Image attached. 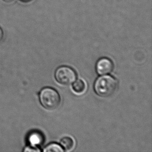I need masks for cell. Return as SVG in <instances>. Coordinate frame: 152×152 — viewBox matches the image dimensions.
<instances>
[{"label": "cell", "instance_id": "cell-5", "mask_svg": "<svg viewBox=\"0 0 152 152\" xmlns=\"http://www.w3.org/2000/svg\"><path fill=\"white\" fill-rule=\"evenodd\" d=\"M43 139V136L39 132H32L28 137V142L30 144V146L35 148L42 144Z\"/></svg>", "mask_w": 152, "mask_h": 152}, {"label": "cell", "instance_id": "cell-12", "mask_svg": "<svg viewBox=\"0 0 152 152\" xmlns=\"http://www.w3.org/2000/svg\"><path fill=\"white\" fill-rule=\"evenodd\" d=\"M20 1L24 3H28V2H30L32 0H20Z\"/></svg>", "mask_w": 152, "mask_h": 152}, {"label": "cell", "instance_id": "cell-2", "mask_svg": "<svg viewBox=\"0 0 152 152\" xmlns=\"http://www.w3.org/2000/svg\"><path fill=\"white\" fill-rule=\"evenodd\" d=\"M39 98L42 105L48 110H55L60 104L61 99L59 94L51 88L43 89L39 93Z\"/></svg>", "mask_w": 152, "mask_h": 152}, {"label": "cell", "instance_id": "cell-3", "mask_svg": "<svg viewBox=\"0 0 152 152\" xmlns=\"http://www.w3.org/2000/svg\"><path fill=\"white\" fill-rule=\"evenodd\" d=\"M56 80L60 84L69 85L76 80V74L72 68L63 66L58 68L55 74Z\"/></svg>", "mask_w": 152, "mask_h": 152}, {"label": "cell", "instance_id": "cell-10", "mask_svg": "<svg viewBox=\"0 0 152 152\" xmlns=\"http://www.w3.org/2000/svg\"><path fill=\"white\" fill-rule=\"evenodd\" d=\"M3 37H4L3 31L2 28L0 27V42L2 41V39H3Z\"/></svg>", "mask_w": 152, "mask_h": 152}, {"label": "cell", "instance_id": "cell-7", "mask_svg": "<svg viewBox=\"0 0 152 152\" xmlns=\"http://www.w3.org/2000/svg\"><path fill=\"white\" fill-rule=\"evenodd\" d=\"M73 91L77 94L83 93L86 89V85L85 83L81 80H78L74 82L72 86Z\"/></svg>", "mask_w": 152, "mask_h": 152}, {"label": "cell", "instance_id": "cell-1", "mask_svg": "<svg viewBox=\"0 0 152 152\" xmlns=\"http://www.w3.org/2000/svg\"><path fill=\"white\" fill-rule=\"evenodd\" d=\"M118 87L116 79L110 75H102L97 78L94 84L95 93L103 98L111 97L115 93Z\"/></svg>", "mask_w": 152, "mask_h": 152}, {"label": "cell", "instance_id": "cell-9", "mask_svg": "<svg viewBox=\"0 0 152 152\" xmlns=\"http://www.w3.org/2000/svg\"><path fill=\"white\" fill-rule=\"evenodd\" d=\"M40 151L41 150L37 148L31 146H27L26 148H25L23 150V152H40Z\"/></svg>", "mask_w": 152, "mask_h": 152}, {"label": "cell", "instance_id": "cell-4", "mask_svg": "<svg viewBox=\"0 0 152 152\" xmlns=\"http://www.w3.org/2000/svg\"><path fill=\"white\" fill-rule=\"evenodd\" d=\"M114 68L113 62L107 58H101L97 61L96 70L100 75H104L110 73Z\"/></svg>", "mask_w": 152, "mask_h": 152}, {"label": "cell", "instance_id": "cell-6", "mask_svg": "<svg viewBox=\"0 0 152 152\" xmlns=\"http://www.w3.org/2000/svg\"><path fill=\"white\" fill-rule=\"evenodd\" d=\"M60 144L62 147L64 148V150L67 151L71 150L74 147V141L70 137H66L61 140Z\"/></svg>", "mask_w": 152, "mask_h": 152}, {"label": "cell", "instance_id": "cell-11", "mask_svg": "<svg viewBox=\"0 0 152 152\" xmlns=\"http://www.w3.org/2000/svg\"><path fill=\"white\" fill-rule=\"evenodd\" d=\"M3 1L6 3H10V2H13L14 0H3Z\"/></svg>", "mask_w": 152, "mask_h": 152}, {"label": "cell", "instance_id": "cell-8", "mask_svg": "<svg viewBox=\"0 0 152 152\" xmlns=\"http://www.w3.org/2000/svg\"><path fill=\"white\" fill-rule=\"evenodd\" d=\"M64 151V150L62 148L61 146L56 143L49 144L45 147L43 150V152H63Z\"/></svg>", "mask_w": 152, "mask_h": 152}]
</instances>
